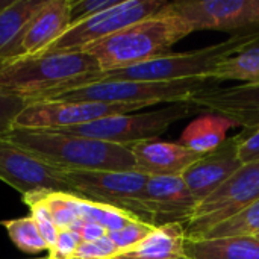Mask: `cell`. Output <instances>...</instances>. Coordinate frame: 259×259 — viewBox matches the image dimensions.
Returning a JSON list of instances; mask_svg holds the SVG:
<instances>
[{"label": "cell", "mask_w": 259, "mask_h": 259, "mask_svg": "<svg viewBox=\"0 0 259 259\" xmlns=\"http://www.w3.org/2000/svg\"><path fill=\"white\" fill-rule=\"evenodd\" d=\"M193 32V24L170 2L158 14L91 44L83 52L97 59L102 71L120 70L171 53V47Z\"/></svg>", "instance_id": "obj_2"}, {"label": "cell", "mask_w": 259, "mask_h": 259, "mask_svg": "<svg viewBox=\"0 0 259 259\" xmlns=\"http://www.w3.org/2000/svg\"><path fill=\"white\" fill-rule=\"evenodd\" d=\"M29 102L0 93V137H5L14 129L17 115L27 106Z\"/></svg>", "instance_id": "obj_29"}, {"label": "cell", "mask_w": 259, "mask_h": 259, "mask_svg": "<svg viewBox=\"0 0 259 259\" xmlns=\"http://www.w3.org/2000/svg\"><path fill=\"white\" fill-rule=\"evenodd\" d=\"M47 0H14L0 12V62L21 58L27 27Z\"/></svg>", "instance_id": "obj_18"}, {"label": "cell", "mask_w": 259, "mask_h": 259, "mask_svg": "<svg viewBox=\"0 0 259 259\" xmlns=\"http://www.w3.org/2000/svg\"><path fill=\"white\" fill-rule=\"evenodd\" d=\"M143 199L153 228L170 223L185 226L199 203L182 176H149Z\"/></svg>", "instance_id": "obj_14"}, {"label": "cell", "mask_w": 259, "mask_h": 259, "mask_svg": "<svg viewBox=\"0 0 259 259\" xmlns=\"http://www.w3.org/2000/svg\"><path fill=\"white\" fill-rule=\"evenodd\" d=\"M259 235V200L244 208L234 217L212 228L202 240L229 238V237H258ZM200 241V240H199Z\"/></svg>", "instance_id": "obj_24"}, {"label": "cell", "mask_w": 259, "mask_h": 259, "mask_svg": "<svg viewBox=\"0 0 259 259\" xmlns=\"http://www.w3.org/2000/svg\"><path fill=\"white\" fill-rule=\"evenodd\" d=\"M137 162V171L147 176H182L203 155L190 150L179 143L159 138L137 143L129 147Z\"/></svg>", "instance_id": "obj_16"}, {"label": "cell", "mask_w": 259, "mask_h": 259, "mask_svg": "<svg viewBox=\"0 0 259 259\" xmlns=\"http://www.w3.org/2000/svg\"><path fill=\"white\" fill-rule=\"evenodd\" d=\"M14 0H0V12H3Z\"/></svg>", "instance_id": "obj_34"}, {"label": "cell", "mask_w": 259, "mask_h": 259, "mask_svg": "<svg viewBox=\"0 0 259 259\" xmlns=\"http://www.w3.org/2000/svg\"><path fill=\"white\" fill-rule=\"evenodd\" d=\"M241 165L243 162L238 156L237 137H231L215 150L196 161L182 175V179L194 199L202 202L222 187Z\"/></svg>", "instance_id": "obj_15"}, {"label": "cell", "mask_w": 259, "mask_h": 259, "mask_svg": "<svg viewBox=\"0 0 259 259\" xmlns=\"http://www.w3.org/2000/svg\"><path fill=\"white\" fill-rule=\"evenodd\" d=\"M70 2L71 0H47L26 30L21 44V58L42 53L70 29Z\"/></svg>", "instance_id": "obj_17"}, {"label": "cell", "mask_w": 259, "mask_h": 259, "mask_svg": "<svg viewBox=\"0 0 259 259\" xmlns=\"http://www.w3.org/2000/svg\"><path fill=\"white\" fill-rule=\"evenodd\" d=\"M38 259H47V258H38Z\"/></svg>", "instance_id": "obj_36"}, {"label": "cell", "mask_w": 259, "mask_h": 259, "mask_svg": "<svg viewBox=\"0 0 259 259\" xmlns=\"http://www.w3.org/2000/svg\"><path fill=\"white\" fill-rule=\"evenodd\" d=\"M5 138L62 171H137L129 147L62 131L12 129Z\"/></svg>", "instance_id": "obj_3"}, {"label": "cell", "mask_w": 259, "mask_h": 259, "mask_svg": "<svg viewBox=\"0 0 259 259\" xmlns=\"http://www.w3.org/2000/svg\"><path fill=\"white\" fill-rule=\"evenodd\" d=\"M259 44V33L235 35L226 41L197 49L193 52L168 53L156 59L111 71H100L96 82L135 80V82H164L193 77H209L212 70L228 58L241 53ZM211 79V77H209Z\"/></svg>", "instance_id": "obj_4"}, {"label": "cell", "mask_w": 259, "mask_h": 259, "mask_svg": "<svg viewBox=\"0 0 259 259\" xmlns=\"http://www.w3.org/2000/svg\"><path fill=\"white\" fill-rule=\"evenodd\" d=\"M71 231H74L79 235L82 243H90V241L100 240V238L106 237V234H108L102 226H99L96 223H91V222H82V220H79L71 228Z\"/></svg>", "instance_id": "obj_33"}, {"label": "cell", "mask_w": 259, "mask_h": 259, "mask_svg": "<svg viewBox=\"0 0 259 259\" xmlns=\"http://www.w3.org/2000/svg\"><path fill=\"white\" fill-rule=\"evenodd\" d=\"M258 238H259V235H258Z\"/></svg>", "instance_id": "obj_37"}, {"label": "cell", "mask_w": 259, "mask_h": 259, "mask_svg": "<svg viewBox=\"0 0 259 259\" xmlns=\"http://www.w3.org/2000/svg\"><path fill=\"white\" fill-rule=\"evenodd\" d=\"M3 228L8 232L11 241L26 253H38L42 250H49L46 241L42 240L35 220L29 217L5 220L2 222Z\"/></svg>", "instance_id": "obj_25"}, {"label": "cell", "mask_w": 259, "mask_h": 259, "mask_svg": "<svg viewBox=\"0 0 259 259\" xmlns=\"http://www.w3.org/2000/svg\"><path fill=\"white\" fill-rule=\"evenodd\" d=\"M79 235L71 229H59L55 244L49 249L47 259H73L80 244Z\"/></svg>", "instance_id": "obj_30"}, {"label": "cell", "mask_w": 259, "mask_h": 259, "mask_svg": "<svg viewBox=\"0 0 259 259\" xmlns=\"http://www.w3.org/2000/svg\"><path fill=\"white\" fill-rule=\"evenodd\" d=\"M74 208L79 215V220L96 223V225L102 226L106 232L118 231V229L124 228L126 225L138 220L135 215H132L123 209L114 208L111 205L87 200L79 196H74Z\"/></svg>", "instance_id": "obj_23"}, {"label": "cell", "mask_w": 259, "mask_h": 259, "mask_svg": "<svg viewBox=\"0 0 259 259\" xmlns=\"http://www.w3.org/2000/svg\"><path fill=\"white\" fill-rule=\"evenodd\" d=\"M168 3L170 2L167 0H120L117 5L90 17L74 27H70L59 39L39 55L82 52L91 44L158 14Z\"/></svg>", "instance_id": "obj_10"}, {"label": "cell", "mask_w": 259, "mask_h": 259, "mask_svg": "<svg viewBox=\"0 0 259 259\" xmlns=\"http://www.w3.org/2000/svg\"><path fill=\"white\" fill-rule=\"evenodd\" d=\"M209 77L219 83L225 80L259 83V47L255 46L220 62L212 70Z\"/></svg>", "instance_id": "obj_22"}, {"label": "cell", "mask_w": 259, "mask_h": 259, "mask_svg": "<svg viewBox=\"0 0 259 259\" xmlns=\"http://www.w3.org/2000/svg\"><path fill=\"white\" fill-rule=\"evenodd\" d=\"M194 30L228 32L231 36L259 33V0H187L171 2Z\"/></svg>", "instance_id": "obj_11"}, {"label": "cell", "mask_w": 259, "mask_h": 259, "mask_svg": "<svg viewBox=\"0 0 259 259\" xmlns=\"http://www.w3.org/2000/svg\"><path fill=\"white\" fill-rule=\"evenodd\" d=\"M178 259H190L188 256H182V258H178Z\"/></svg>", "instance_id": "obj_35"}, {"label": "cell", "mask_w": 259, "mask_h": 259, "mask_svg": "<svg viewBox=\"0 0 259 259\" xmlns=\"http://www.w3.org/2000/svg\"><path fill=\"white\" fill-rule=\"evenodd\" d=\"M259 200V161L243 164L222 187L197 203L184 226L188 241L202 240L212 228Z\"/></svg>", "instance_id": "obj_8"}, {"label": "cell", "mask_w": 259, "mask_h": 259, "mask_svg": "<svg viewBox=\"0 0 259 259\" xmlns=\"http://www.w3.org/2000/svg\"><path fill=\"white\" fill-rule=\"evenodd\" d=\"M117 246L109 240L108 234L106 237L90 241V243H80L76 255L73 259H115L118 256Z\"/></svg>", "instance_id": "obj_28"}, {"label": "cell", "mask_w": 259, "mask_h": 259, "mask_svg": "<svg viewBox=\"0 0 259 259\" xmlns=\"http://www.w3.org/2000/svg\"><path fill=\"white\" fill-rule=\"evenodd\" d=\"M120 0H71L68 8V23L70 27L88 20L90 17L117 5Z\"/></svg>", "instance_id": "obj_27"}, {"label": "cell", "mask_w": 259, "mask_h": 259, "mask_svg": "<svg viewBox=\"0 0 259 259\" xmlns=\"http://www.w3.org/2000/svg\"><path fill=\"white\" fill-rule=\"evenodd\" d=\"M147 179L149 176L140 171H62V181L68 193L123 209L140 222L150 225V215L143 199Z\"/></svg>", "instance_id": "obj_7"}, {"label": "cell", "mask_w": 259, "mask_h": 259, "mask_svg": "<svg viewBox=\"0 0 259 259\" xmlns=\"http://www.w3.org/2000/svg\"><path fill=\"white\" fill-rule=\"evenodd\" d=\"M185 256L190 259H259L258 237H229L188 241Z\"/></svg>", "instance_id": "obj_20"}, {"label": "cell", "mask_w": 259, "mask_h": 259, "mask_svg": "<svg viewBox=\"0 0 259 259\" xmlns=\"http://www.w3.org/2000/svg\"><path fill=\"white\" fill-rule=\"evenodd\" d=\"M238 141V156L243 164L259 161V129L243 131L237 135Z\"/></svg>", "instance_id": "obj_32"}, {"label": "cell", "mask_w": 259, "mask_h": 259, "mask_svg": "<svg viewBox=\"0 0 259 259\" xmlns=\"http://www.w3.org/2000/svg\"><path fill=\"white\" fill-rule=\"evenodd\" d=\"M0 181L21 196L38 190L68 193L62 181V170L41 161L5 137H0Z\"/></svg>", "instance_id": "obj_12"}, {"label": "cell", "mask_w": 259, "mask_h": 259, "mask_svg": "<svg viewBox=\"0 0 259 259\" xmlns=\"http://www.w3.org/2000/svg\"><path fill=\"white\" fill-rule=\"evenodd\" d=\"M220 85L209 77H193L164 82L109 80L94 82L62 91L47 100L103 102V103H176L187 102L194 93Z\"/></svg>", "instance_id": "obj_5"}, {"label": "cell", "mask_w": 259, "mask_h": 259, "mask_svg": "<svg viewBox=\"0 0 259 259\" xmlns=\"http://www.w3.org/2000/svg\"><path fill=\"white\" fill-rule=\"evenodd\" d=\"M97 59L88 52H64L23 56L0 62V93L26 102L94 83L100 73Z\"/></svg>", "instance_id": "obj_1"}, {"label": "cell", "mask_w": 259, "mask_h": 259, "mask_svg": "<svg viewBox=\"0 0 259 259\" xmlns=\"http://www.w3.org/2000/svg\"><path fill=\"white\" fill-rule=\"evenodd\" d=\"M29 208H30V217L35 220L42 240L46 241L47 247L50 249L55 244L56 237H58V228L55 226L50 212L47 211V208L42 203H35Z\"/></svg>", "instance_id": "obj_31"}, {"label": "cell", "mask_w": 259, "mask_h": 259, "mask_svg": "<svg viewBox=\"0 0 259 259\" xmlns=\"http://www.w3.org/2000/svg\"><path fill=\"white\" fill-rule=\"evenodd\" d=\"M155 106L153 103H103V102H68L36 100L17 115L14 129L59 131L88 124L100 118L131 114L138 109Z\"/></svg>", "instance_id": "obj_9"}, {"label": "cell", "mask_w": 259, "mask_h": 259, "mask_svg": "<svg viewBox=\"0 0 259 259\" xmlns=\"http://www.w3.org/2000/svg\"><path fill=\"white\" fill-rule=\"evenodd\" d=\"M152 231H153L152 225L140 222V220H135V222L126 225L124 228H121L118 231L108 232V237L117 246L118 252L123 253V252L131 250L135 246H138Z\"/></svg>", "instance_id": "obj_26"}, {"label": "cell", "mask_w": 259, "mask_h": 259, "mask_svg": "<svg viewBox=\"0 0 259 259\" xmlns=\"http://www.w3.org/2000/svg\"><path fill=\"white\" fill-rule=\"evenodd\" d=\"M187 102L200 111L226 118L244 131L259 129V83L211 87L194 93Z\"/></svg>", "instance_id": "obj_13"}, {"label": "cell", "mask_w": 259, "mask_h": 259, "mask_svg": "<svg viewBox=\"0 0 259 259\" xmlns=\"http://www.w3.org/2000/svg\"><path fill=\"white\" fill-rule=\"evenodd\" d=\"M231 127L232 123L226 118L208 114L190 123L178 143L196 153L206 155L226 141V134Z\"/></svg>", "instance_id": "obj_21"}, {"label": "cell", "mask_w": 259, "mask_h": 259, "mask_svg": "<svg viewBox=\"0 0 259 259\" xmlns=\"http://www.w3.org/2000/svg\"><path fill=\"white\" fill-rule=\"evenodd\" d=\"M185 244L184 225H162L153 228L138 246L120 253L115 259H178L185 256Z\"/></svg>", "instance_id": "obj_19"}, {"label": "cell", "mask_w": 259, "mask_h": 259, "mask_svg": "<svg viewBox=\"0 0 259 259\" xmlns=\"http://www.w3.org/2000/svg\"><path fill=\"white\" fill-rule=\"evenodd\" d=\"M197 111L200 109L190 102H176L164 106L162 109L112 115L88 124L59 131L131 147L141 141L159 138L171 124L190 117Z\"/></svg>", "instance_id": "obj_6"}]
</instances>
